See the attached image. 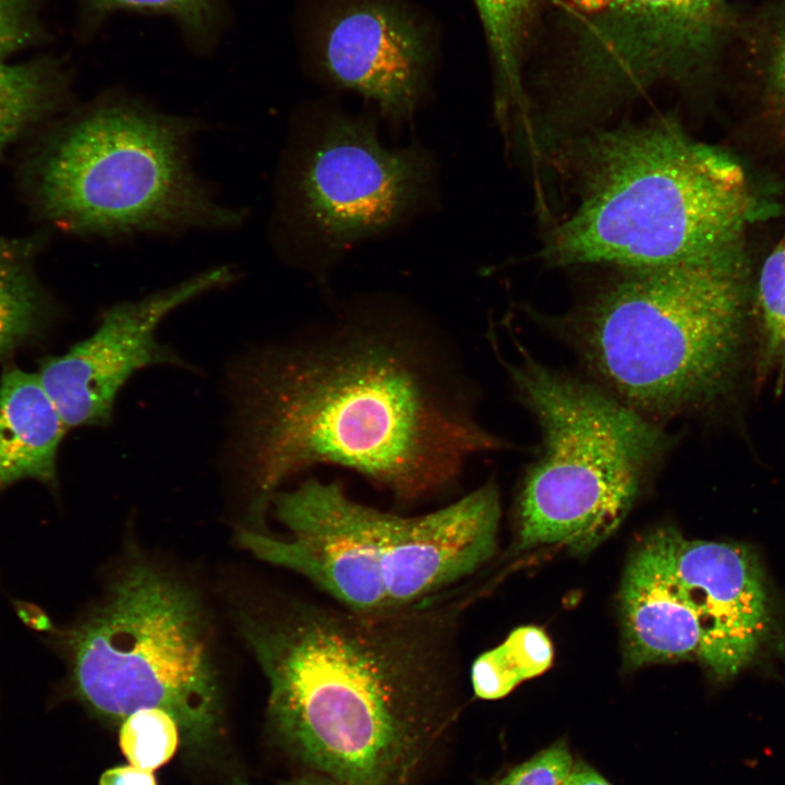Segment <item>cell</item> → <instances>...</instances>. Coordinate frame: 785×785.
<instances>
[{
  "instance_id": "6da1fadb",
  "label": "cell",
  "mask_w": 785,
  "mask_h": 785,
  "mask_svg": "<svg viewBox=\"0 0 785 785\" xmlns=\"http://www.w3.org/2000/svg\"><path fill=\"white\" fill-rule=\"evenodd\" d=\"M473 392L450 342L413 307L387 297L341 306L242 379L239 447L253 514L316 464L351 469L403 503L452 487L472 456L506 448L476 419Z\"/></svg>"
},
{
  "instance_id": "7a4b0ae2",
  "label": "cell",
  "mask_w": 785,
  "mask_h": 785,
  "mask_svg": "<svg viewBox=\"0 0 785 785\" xmlns=\"http://www.w3.org/2000/svg\"><path fill=\"white\" fill-rule=\"evenodd\" d=\"M469 602L460 584L384 614L300 600L242 609L280 738L338 785H406L456 714Z\"/></svg>"
},
{
  "instance_id": "3957f363",
  "label": "cell",
  "mask_w": 785,
  "mask_h": 785,
  "mask_svg": "<svg viewBox=\"0 0 785 785\" xmlns=\"http://www.w3.org/2000/svg\"><path fill=\"white\" fill-rule=\"evenodd\" d=\"M567 145L578 201L548 235V262L647 268L746 247L759 208L742 166L674 119L587 131Z\"/></svg>"
},
{
  "instance_id": "277c9868",
  "label": "cell",
  "mask_w": 785,
  "mask_h": 785,
  "mask_svg": "<svg viewBox=\"0 0 785 785\" xmlns=\"http://www.w3.org/2000/svg\"><path fill=\"white\" fill-rule=\"evenodd\" d=\"M270 505L287 534L243 528L241 546L360 613L425 603L461 584L497 550L500 498L493 481L412 517L361 504L338 482L316 479L276 492Z\"/></svg>"
},
{
  "instance_id": "5b68a950",
  "label": "cell",
  "mask_w": 785,
  "mask_h": 785,
  "mask_svg": "<svg viewBox=\"0 0 785 785\" xmlns=\"http://www.w3.org/2000/svg\"><path fill=\"white\" fill-rule=\"evenodd\" d=\"M621 273L579 314V345L613 396L652 420L716 398L744 340L746 247Z\"/></svg>"
},
{
  "instance_id": "8992f818",
  "label": "cell",
  "mask_w": 785,
  "mask_h": 785,
  "mask_svg": "<svg viewBox=\"0 0 785 785\" xmlns=\"http://www.w3.org/2000/svg\"><path fill=\"white\" fill-rule=\"evenodd\" d=\"M508 374L543 435L517 504V548L585 554L619 527L666 447L662 430L611 392L560 375L523 349Z\"/></svg>"
},
{
  "instance_id": "52a82bcc",
  "label": "cell",
  "mask_w": 785,
  "mask_h": 785,
  "mask_svg": "<svg viewBox=\"0 0 785 785\" xmlns=\"http://www.w3.org/2000/svg\"><path fill=\"white\" fill-rule=\"evenodd\" d=\"M195 123L110 96L72 121L45 153L37 195L69 230L106 238L235 226L195 174Z\"/></svg>"
},
{
  "instance_id": "ba28073f",
  "label": "cell",
  "mask_w": 785,
  "mask_h": 785,
  "mask_svg": "<svg viewBox=\"0 0 785 785\" xmlns=\"http://www.w3.org/2000/svg\"><path fill=\"white\" fill-rule=\"evenodd\" d=\"M70 651L75 690L96 713L123 720L160 708L197 746L217 732L220 688L201 604L165 571L130 566L73 630Z\"/></svg>"
},
{
  "instance_id": "9c48e42d",
  "label": "cell",
  "mask_w": 785,
  "mask_h": 785,
  "mask_svg": "<svg viewBox=\"0 0 785 785\" xmlns=\"http://www.w3.org/2000/svg\"><path fill=\"white\" fill-rule=\"evenodd\" d=\"M434 159L419 144L385 146L365 117L319 106L298 123L280 171L277 217L300 261L325 273L427 201Z\"/></svg>"
},
{
  "instance_id": "30bf717a",
  "label": "cell",
  "mask_w": 785,
  "mask_h": 785,
  "mask_svg": "<svg viewBox=\"0 0 785 785\" xmlns=\"http://www.w3.org/2000/svg\"><path fill=\"white\" fill-rule=\"evenodd\" d=\"M543 8L551 15L552 113L570 130L659 84L699 74L726 20L725 0H542Z\"/></svg>"
},
{
  "instance_id": "8fae6325",
  "label": "cell",
  "mask_w": 785,
  "mask_h": 785,
  "mask_svg": "<svg viewBox=\"0 0 785 785\" xmlns=\"http://www.w3.org/2000/svg\"><path fill=\"white\" fill-rule=\"evenodd\" d=\"M435 35L410 0H323L311 23L309 53L325 83L364 97L401 122L426 95Z\"/></svg>"
},
{
  "instance_id": "7c38bea8",
  "label": "cell",
  "mask_w": 785,
  "mask_h": 785,
  "mask_svg": "<svg viewBox=\"0 0 785 785\" xmlns=\"http://www.w3.org/2000/svg\"><path fill=\"white\" fill-rule=\"evenodd\" d=\"M233 280L227 266L209 269L136 301L108 309L97 329L65 353L40 362L39 381L67 428L102 426L112 418L121 387L138 370L184 366L156 338L160 322L180 305Z\"/></svg>"
},
{
  "instance_id": "4fadbf2b",
  "label": "cell",
  "mask_w": 785,
  "mask_h": 785,
  "mask_svg": "<svg viewBox=\"0 0 785 785\" xmlns=\"http://www.w3.org/2000/svg\"><path fill=\"white\" fill-rule=\"evenodd\" d=\"M678 591L701 631V662L717 680L737 675L758 655L771 630L768 589L753 552L728 542L687 540L673 532Z\"/></svg>"
},
{
  "instance_id": "5bb4252c",
  "label": "cell",
  "mask_w": 785,
  "mask_h": 785,
  "mask_svg": "<svg viewBox=\"0 0 785 785\" xmlns=\"http://www.w3.org/2000/svg\"><path fill=\"white\" fill-rule=\"evenodd\" d=\"M673 531L661 528L650 533L625 569L619 602L629 667L700 659V627L673 573Z\"/></svg>"
},
{
  "instance_id": "9a60e30c",
  "label": "cell",
  "mask_w": 785,
  "mask_h": 785,
  "mask_svg": "<svg viewBox=\"0 0 785 785\" xmlns=\"http://www.w3.org/2000/svg\"><path fill=\"white\" fill-rule=\"evenodd\" d=\"M67 431L37 373L7 367L0 378V493L26 479L55 486Z\"/></svg>"
},
{
  "instance_id": "2e32d148",
  "label": "cell",
  "mask_w": 785,
  "mask_h": 785,
  "mask_svg": "<svg viewBox=\"0 0 785 785\" xmlns=\"http://www.w3.org/2000/svg\"><path fill=\"white\" fill-rule=\"evenodd\" d=\"M494 69L495 112L506 128L511 110L528 120L523 63L532 44L542 0H473Z\"/></svg>"
},
{
  "instance_id": "e0dca14e",
  "label": "cell",
  "mask_w": 785,
  "mask_h": 785,
  "mask_svg": "<svg viewBox=\"0 0 785 785\" xmlns=\"http://www.w3.org/2000/svg\"><path fill=\"white\" fill-rule=\"evenodd\" d=\"M553 647L539 627L512 630L504 642L479 655L472 663L473 693L483 700L509 695L520 683L544 673L552 664Z\"/></svg>"
},
{
  "instance_id": "ac0fdd59",
  "label": "cell",
  "mask_w": 785,
  "mask_h": 785,
  "mask_svg": "<svg viewBox=\"0 0 785 785\" xmlns=\"http://www.w3.org/2000/svg\"><path fill=\"white\" fill-rule=\"evenodd\" d=\"M63 89L52 61L0 63V153L52 109Z\"/></svg>"
},
{
  "instance_id": "d6986e66",
  "label": "cell",
  "mask_w": 785,
  "mask_h": 785,
  "mask_svg": "<svg viewBox=\"0 0 785 785\" xmlns=\"http://www.w3.org/2000/svg\"><path fill=\"white\" fill-rule=\"evenodd\" d=\"M46 319V304L26 259L0 243V362L33 340Z\"/></svg>"
},
{
  "instance_id": "ffe728a7",
  "label": "cell",
  "mask_w": 785,
  "mask_h": 785,
  "mask_svg": "<svg viewBox=\"0 0 785 785\" xmlns=\"http://www.w3.org/2000/svg\"><path fill=\"white\" fill-rule=\"evenodd\" d=\"M761 345L758 377L775 376L776 391L785 382V233L764 261L758 285Z\"/></svg>"
},
{
  "instance_id": "44dd1931",
  "label": "cell",
  "mask_w": 785,
  "mask_h": 785,
  "mask_svg": "<svg viewBox=\"0 0 785 785\" xmlns=\"http://www.w3.org/2000/svg\"><path fill=\"white\" fill-rule=\"evenodd\" d=\"M179 733L170 713L160 708H143L122 720L119 741L131 765L153 772L173 757Z\"/></svg>"
},
{
  "instance_id": "7402d4cb",
  "label": "cell",
  "mask_w": 785,
  "mask_h": 785,
  "mask_svg": "<svg viewBox=\"0 0 785 785\" xmlns=\"http://www.w3.org/2000/svg\"><path fill=\"white\" fill-rule=\"evenodd\" d=\"M99 14L116 10H146L173 15L190 33L201 36L209 32L219 0H88Z\"/></svg>"
},
{
  "instance_id": "603a6c76",
  "label": "cell",
  "mask_w": 785,
  "mask_h": 785,
  "mask_svg": "<svg viewBox=\"0 0 785 785\" xmlns=\"http://www.w3.org/2000/svg\"><path fill=\"white\" fill-rule=\"evenodd\" d=\"M575 761L567 741L557 740L508 770L493 785H565Z\"/></svg>"
},
{
  "instance_id": "cb8c5ba5",
  "label": "cell",
  "mask_w": 785,
  "mask_h": 785,
  "mask_svg": "<svg viewBox=\"0 0 785 785\" xmlns=\"http://www.w3.org/2000/svg\"><path fill=\"white\" fill-rule=\"evenodd\" d=\"M34 9V0H0V59L36 39Z\"/></svg>"
},
{
  "instance_id": "d4e9b609",
  "label": "cell",
  "mask_w": 785,
  "mask_h": 785,
  "mask_svg": "<svg viewBox=\"0 0 785 785\" xmlns=\"http://www.w3.org/2000/svg\"><path fill=\"white\" fill-rule=\"evenodd\" d=\"M99 785H157V782L153 772L129 764L105 771Z\"/></svg>"
},
{
  "instance_id": "484cf974",
  "label": "cell",
  "mask_w": 785,
  "mask_h": 785,
  "mask_svg": "<svg viewBox=\"0 0 785 785\" xmlns=\"http://www.w3.org/2000/svg\"><path fill=\"white\" fill-rule=\"evenodd\" d=\"M770 89L776 105L785 109V27L770 65Z\"/></svg>"
},
{
  "instance_id": "4316f807",
  "label": "cell",
  "mask_w": 785,
  "mask_h": 785,
  "mask_svg": "<svg viewBox=\"0 0 785 785\" xmlns=\"http://www.w3.org/2000/svg\"><path fill=\"white\" fill-rule=\"evenodd\" d=\"M565 785H613L597 770L582 760L575 761Z\"/></svg>"
},
{
  "instance_id": "83f0119b",
  "label": "cell",
  "mask_w": 785,
  "mask_h": 785,
  "mask_svg": "<svg viewBox=\"0 0 785 785\" xmlns=\"http://www.w3.org/2000/svg\"><path fill=\"white\" fill-rule=\"evenodd\" d=\"M288 785H338V784L322 774L315 773V774H311V775L298 778V780L289 783Z\"/></svg>"
}]
</instances>
